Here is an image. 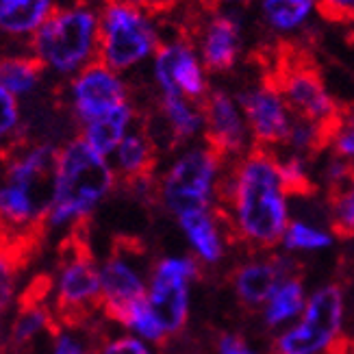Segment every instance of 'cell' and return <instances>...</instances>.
Here are the masks:
<instances>
[{
    "instance_id": "obj_23",
    "label": "cell",
    "mask_w": 354,
    "mask_h": 354,
    "mask_svg": "<svg viewBox=\"0 0 354 354\" xmlns=\"http://www.w3.org/2000/svg\"><path fill=\"white\" fill-rule=\"evenodd\" d=\"M315 0H261V20L272 33H298L309 22Z\"/></svg>"
},
{
    "instance_id": "obj_24",
    "label": "cell",
    "mask_w": 354,
    "mask_h": 354,
    "mask_svg": "<svg viewBox=\"0 0 354 354\" xmlns=\"http://www.w3.org/2000/svg\"><path fill=\"white\" fill-rule=\"evenodd\" d=\"M111 324L115 328H120V330L129 333V335L140 337V339H144V342H148L152 346H157V348H163L167 342H170V339H167L165 330L161 328L157 315L152 313V309H150V304H148L146 298H142V300L133 302L131 306H127L124 311L111 319Z\"/></svg>"
},
{
    "instance_id": "obj_1",
    "label": "cell",
    "mask_w": 354,
    "mask_h": 354,
    "mask_svg": "<svg viewBox=\"0 0 354 354\" xmlns=\"http://www.w3.org/2000/svg\"><path fill=\"white\" fill-rule=\"evenodd\" d=\"M213 205L233 213L248 257L268 254L287 228V207L279 170L266 148L250 144L243 157L222 165Z\"/></svg>"
},
{
    "instance_id": "obj_12",
    "label": "cell",
    "mask_w": 354,
    "mask_h": 354,
    "mask_svg": "<svg viewBox=\"0 0 354 354\" xmlns=\"http://www.w3.org/2000/svg\"><path fill=\"white\" fill-rule=\"evenodd\" d=\"M180 30L194 41L207 74H228L241 61L243 26L237 13L198 7L187 26Z\"/></svg>"
},
{
    "instance_id": "obj_8",
    "label": "cell",
    "mask_w": 354,
    "mask_h": 354,
    "mask_svg": "<svg viewBox=\"0 0 354 354\" xmlns=\"http://www.w3.org/2000/svg\"><path fill=\"white\" fill-rule=\"evenodd\" d=\"M203 272L205 268L192 254H161L152 263L146 300L167 339H174L187 328L194 283L203 281Z\"/></svg>"
},
{
    "instance_id": "obj_6",
    "label": "cell",
    "mask_w": 354,
    "mask_h": 354,
    "mask_svg": "<svg viewBox=\"0 0 354 354\" xmlns=\"http://www.w3.org/2000/svg\"><path fill=\"white\" fill-rule=\"evenodd\" d=\"M222 165L207 144H189L172 152V159L155 176V205L172 218L211 209Z\"/></svg>"
},
{
    "instance_id": "obj_4",
    "label": "cell",
    "mask_w": 354,
    "mask_h": 354,
    "mask_svg": "<svg viewBox=\"0 0 354 354\" xmlns=\"http://www.w3.org/2000/svg\"><path fill=\"white\" fill-rule=\"evenodd\" d=\"M46 79L66 83L94 61L100 50V7L89 0L61 3L28 41Z\"/></svg>"
},
{
    "instance_id": "obj_14",
    "label": "cell",
    "mask_w": 354,
    "mask_h": 354,
    "mask_svg": "<svg viewBox=\"0 0 354 354\" xmlns=\"http://www.w3.org/2000/svg\"><path fill=\"white\" fill-rule=\"evenodd\" d=\"M237 104L252 135V146H285L291 129V113L274 89H270L261 81L254 85L250 83L237 91Z\"/></svg>"
},
{
    "instance_id": "obj_11",
    "label": "cell",
    "mask_w": 354,
    "mask_h": 354,
    "mask_svg": "<svg viewBox=\"0 0 354 354\" xmlns=\"http://www.w3.org/2000/svg\"><path fill=\"white\" fill-rule=\"evenodd\" d=\"M61 98L76 127H83L133 100V85L129 76L111 70L102 61H94L72 79L61 83Z\"/></svg>"
},
{
    "instance_id": "obj_5",
    "label": "cell",
    "mask_w": 354,
    "mask_h": 354,
    "mask_svg": "<svg viewBox=\"0 0 354 354\" xmlns=\"http://www.w3.org/2000/svg\"><path fill=\"white\" fill-rule=\"evenodd\" d=\"M98 7V61L131 79L150 64L163 44V20L133 5L131 0H102Z\"/></svg>"
},
{
    "instance_id": "obj_26",
    "label": "cell",
    "mask_w": 354,
    "mask_h": 354,
    "mask_svg": "<svg viewBox=\"0 0 354 354\" xmlns=\"http://www.w3.org/2000/svg\"><path fill=\"white\" fill-rule=\"evenodd\" d=\"M304 309V287L302 281H283L274 289L268 300V309L263 311V322L268 328H276L296 317Z\"/></svg>"
},
{
    "instance_id": "obj_20",
    "label": "cell",
    "mask_w": 354,
    "mask_h": 354,
    "mask_svg": "<svg viewBox=\"0 0 354 354\" xmlns=\"http://www.w3.org/2000/svg\"><path fill=\"white\" fill-rule=\"evenodd\" d=\"M176 226L180 228V233L187 241L189 254L200 261V266L205 268V276L209 270L215 266H220L226 259L224 241L218 233V226L213 222L211 211H189L178 215ZM205 281V279H203Z\"/></svg>"
},
{
    "instance_id": "obj_25",
    "label": "cell",
    "mask_w": 354,
    "mask_h": 354,
    "mask_svg": "<svg viewBox=\"0 0 354 354\" xmlns=\"http://www.w3.org/2000/svg\"><path fill=\"white\" fill-rule=\"evenodd\" d=\"M100 333H94L87 322H59L46 354H96Z\"/></svg>"
},
{
    "instance_id": "obj_39",
    "label": "cell",
    "mask_w": 354,
    "mask_h": 354,
    "mask_svg": "<svg viewBox=\"0 0 354 354\" xmlns=\"http://www.w3.org/2000/svg\"><path fill=\"white\" fill-rule=\"evenodd\" d=\"M9 146H11V144H9L7 140H3V137H0V159L5 157V152L9 150Z\"/></svg>"
},
{
    "instance_id": "obj_16",
    "label": "cell",
    "mask_w": 354,
    "mask_h": 354,
    "mask_svg": "<svg viewBox=\"0 0 354 354\" xmlns=\"http://www.w3.org/2000/svg\"><path fill=\"white\" fill-rule=\"evenodd\" d=\"M59 317L48 300H39L33 296H24L22 302L9 313L7 322V348L11 352H30L35 346H48L55 328L59 326Z\"/></svg>"
},
{
    "instance_id": "obj_19",
    "label": "cell",
    "mask_w": 354,
    "mask_h": 354,
    "mask_svg": "<svg viewBox=\"0 0 354 354\" xmlns=\"http://www.w3.org/2000/svg\"><path fill=\"white\" fill-rule=\"evenodd\" d=\"M140 120H142V109L137 106L135 100H129L115 106L113 111L79 127V137L91 150H96L98 155L109 159L113 155V150L120 146V142L137 127Z\"/></svg>"
},
{
    "instance_id": "obj_30",
    "label": "cell",
    "mask_w": 354,
    "mask_h": 354,
    "mask_svg": "<svg viewBox=\"0 0 354 354\" xmlns=\"http://www.w3.org/2000/svg\"><path fill=\"white\" fill-rule=\"evenodd\" d=\"M283 241L287 250H322L330 245V235H326L319 228L289 220Z\"/></svg>"
},
{
    "instance_id": "obj_32",
    "label": "cell",
    "mask_w": 354,
    "mask_h": 354,
    "mask_svg": "<svg viewBox=\"0 0 354 354\" xmlns=\"http://www.w3.org/2000/svg\"><path fill=\"white\" fill-rule=\"evenodd\" d=\"M330 152L354 163V102H342V127L335 135Z\"/></svg>"
},
{
    "instance_id": "obj_33",
    "label": "cell",
    "mask_w": 354,
    "mask_h": 354,
    "mask_svg": "<svg viewBox=\"0 0 354 354\" xmlns=\"http://www.w3.org/2000/svg\"><path fill=\"white\" fill-rule=\"evenodd\" d=\"M328 226L333 235L342 241L354 239V198L352 194L328 207Z\"/></svg>"
},
{
    "instance_id": "obj_28",
    "label": "cell",
    "mask_w": 354,
    "mask_h": 354,
    "mask_svg": "<svg viewBox=\"0 0 354 354\" xmlns=\"http://www.w3.org/2000/svg\"><path fill=\"white\" fill-rule=\"evenodd\" d=\"M96 354H161V348L118 328L100 333Z\"/></svg>"
},
{
    "instance_id": "obj_36",
    "label": "cell",
    "mask_w": 354,
    "mask_h": 354,
    "mask_svg": "<svg viewBox=\"0 0 354 354\" xmlns=\"http://www.w3.org/2000/svg\"><path fill=\"white\" fill-rule=\"evenodd\" d=\"M131 3L148 11L150 15H155V18L163 20L167 15H172L174 11H178L187 0H131Z\"/></svg>"
},
{
    "instance_id": "obj_2",
    "label": "cell",
    "mask_w": 354,
    "mask_h": 354,
    "mask_svg": "<svg viewBox=\"0 0 354 354\" xmlns=\"http://www.w3.org/2000/svg\"><path fill=\"white\" fill-rule=\"evenodd\" d=\"M57 150L53 142H22L0 159V243L18 250L44 230Z\"/></svg>"
},
{
    "instance_id": "obj_38",
    "label": "cell",
    "mask_w": 354,
    "mask_h": 354,
    "mask_svg": "<svg viewBox=\"0 0 354 354\" xmlns=\"http://www.w3.org/2000/svg\"><path fill=\"white\" fill-rule=\"evenodd\" d=\"M7 322H9V315L0 311V352L7 348Z\"/></svg>"
},
{
    "instance_id": "obj_22",
    "label": "cell",
    "mask_w": 354,
    "mask_h": 354,
    "mask_svg": "<svg viewBox=\"0 0 354 354\" xmlns=\"http://www.w3.org/2000/svg\"><path fill=\"white\" fill-rule=\"evenodd\" d=\"M344 309H346L344 287L339 283H328L326 287L317 289L309 304H306L302 324L317 333L319 337H324L330 344L342 333Z\"/></svg>"
},
{
    "instance_id": "obj_35",
    "label": "cell",
    "mask_w": 354,
    "mask_h": 354,
    "mask_svg": "<svg viewBox=\"0 0 354 354\" xmlns=\"http://www.w3.org/2000/svg\"><path fill=\"white\" fill-rule=\"evenodd\" d=\"M215 354H254L241 333L237 330H220L218 339H215Z\"/></svg>"
},
{
    "instance_id": "obj_17",
    "label": "cell",
    "mask_w": 354,
    "mask_h": 354,
    "mask_svg": "<svg viewBox=\"0 0 354 354\" xmlns=\"http://www.w3.org/2000/svg\"><path fill=\"white\" fill-rule=\"evenodd\" d=\"M159 159L161 152L157 144L152 142L142 120L137 122V127L120 142V146L109 157L118 180L127 187H135V185L155 178L159 170Z\"/></svg>"
},
{
    "instance_id": "obj_34",
    "label": "cell",
    "mask_w": 354,
    "mask_h": 354,
    "mask_svg": "<svg viewBox=\"0 0 354 354\" xmlns=\"http://www.w3.org/2000/svg\"><path fill=\"white\" fill-rule=\"evenodd\" d=\"M315 9L324 22L354 28V0H315Z\"/></svg>"
},
{
    "instance_id": "obj_15",
    "label": "cell",
    "mask_w": 354,
    "mask_h": 354,
    "mask_svg": "<svg viewBox=\"0 0 354 354\" xmlns=\"http://www.w3.org/2000/svg\"><path fill=\"white\" fill-rule=\"evenodd\" d=\"M224 283L235 291L243 317H252L261 315L263 304H268L274 289L279 287L281 276L276 272L272 252H268L266 257L235 259L224 270Z\"/></svg>"
},
{
    "instance_id": "obj_40",
    "label": "cell",
    "mask_w": 354,
    "mask_h": 354,
    "mask_svg": "<svg viewBox=\"0 0 354 354\" xmlns=\"http://www.w3.org/2000/svg\"><path fill=\"white\" fill-rule=\"evenodd\" d=\"M352 198H354V192H352Z\"/></svg>"
},
{
    "instance_id": "obj_29",
    "label": "cell",
    "mask_w": 354,
    "mask_h": 354,
    "mask_svg": "<svg viewBox=\"0 0 354 354\" xmlns=\"http://www.w3.org/2000/svg\"><path fill=\"white\" fill-rule=\"evenodd\" d=\"M328 342L324 337H319L304 324H298L296 328L283 333L276 339V350H281L283 354H315L319 350H324Z\"/></svg>"
},
{
    "instance_id": "obj_18",
    "label": "cell",
    "mask_w": 354,
    "mask_h": 354,
    "mask_svg": "<svg viewBox=\"0 0 354 354\" xmlns=\"http://www.w3.org/2000/svg\"><path fill=\"white\" fill-rule=\"evenodd\" d=\"M61 0H0V37L24 48Z\"/></svg>"
},
{
    "instance_id": "obj_27",
    "label": "cell",
    "mask_w": 354,
    "mask_h": 354,
    "mask_svg": "<svg viewBox=\"0 0 354 354\" xmlns=\"http://www.w3.org/2000/svg\"><path fill=\"white\" fill-rule=\"evenodd\" d=\"M22 266L18 250L0 243V311L11 313L24 298Z\"/></svg>"
},
{
    "instance_id": "obj_21",
    "label": "cell",
    "mask_w": 354,
    "mask_h": 354,
    "mask_svg": "<svg viewBox=\"0 0 354 354\" xmlns=\"http://www.w3.org/2000/svg\"><path fill=\"white\" fill-rule=\"evenodd\" d=\"M46 74L26 48L0 53V87H5L18 100H28L39 94Z\"/></svg>"
},
{
    "instance_id": "obj_3",
    "label": "cell",
    "mask_w": 354,
    "mask_h": 354,
    "mask_svg": "<svg viewBox=\"0 0 354 354\" xmlns=\"http://www.w3.org/2000/svg\"><path fill=\"white\" fill-rule=\"evenodd\" d=\"M111 161L91 150L79 135L57 150L50 207L44 230L70 237L81 230L118 189Z\"/></svg>"
},
{
    "instance_id": "obj_13",
    "label": "cell",
    "mask_w": 354,
    "mask_h": 354,
    "mask_svg": "<svg viewBox=\"0 0 354 354\" xmlns=\"http://www.w3.org/2000/svg\"><path fill=\"white\" fill-rule=\"evenodd\" d=\"M200 104L205 115V144L222 159V163L243 157L250 150L248 124L235 98L224 87H211Z\"/></svg>"
},
{
    "instance_id": "obj_31",
    "label": "cell",
    "mask_w": 354,
    "mask_h": 354,
    "mask_svg": "<svg viewBox=\"0 0 354 354\" xmlns=\"http://www.w3.org/2000/svg\"><path fill=\"white\" fill-rule=\"evenodd\" d=\"M24 129V106L22 100L11 96L5 87H0V137L9 144L18 142Z\"/></svg>"
},
{
    "instance_id": "obj_9",
    "label": "cell",
    "mask_w": 354,
    "mask_h": 354,
    "mask_svg": "<svg viewBox=\"0 0 354 354\" xmlns=\"http://www.w3.org/2000/svg\"><path fill=\"white\" fill-rule=\"evenodd\" d=\"M157 257H150L137 239L122 237L100 261V313L113 319L133 302L146 298L150 270Z\"/></svg>"
},
{
    "instance_id": "obj_37",
    "label": "cell",
    "mask_w": 354,
    "mask_h": 354,
    "mask_svg": "<svg viewBox=\"0 0 354 354\" xmlns=\"http://www.w3.org/2000/svg\"><path fill=\"white\" fill-rule=\"evenodd\" d=\"M252 0H196L198 7H203L205 11H222L224 7H248Z\"/></svg>"
},
{
    "instance_id": "obj_7",
    "label": "cell",
    "mask_w": 354,
    "mask_h": 354,
    "mask_svg": "<svg viewBox=\"0 0 354 354\" xmlns=\"http://www.w3.org/2000/svg\"><path fill=\"white\" fill-rule=\"evenodd\" d=\"M46 300L61 322H87L100 313V261L81 241H68L59 254Z\"/></svg>"
},
{
    "instance_id": "obj_10",
    "label": "cell",
    "mask_w": 354,
    "mask_h": 354,
    "mask_svg": "<svg viewBox=\"0 0 354 354\" xmlns=\"http://www.w3.org/2000/svg\"><path fill=\"white\" fill-rule=\"evenodd\" d=\"M148 79L155 96L176 94L194 102H203L209 94V74L198 57L194 41L178 30L165 35L157 55L148 64Z\"/></svg>"
}]
</instances>
